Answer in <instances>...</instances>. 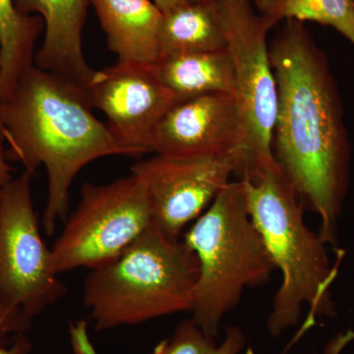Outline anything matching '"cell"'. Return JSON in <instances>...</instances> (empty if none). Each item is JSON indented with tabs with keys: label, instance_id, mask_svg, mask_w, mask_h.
<instances>
[{
	"label": "cell",
	"instance_id": "9a60e30c",
	"mask_svg": "<svg viewBox=\"0 0 354 354\" xmlns=\"http://www.w3.org/2000/svg\"><path fill=\"white\" fill-rule=\"evenodd\" d=\"M158 46L160 58L225 50V37L218 23L215 0L188 3L162 14Z\"/></svg>",
	"mask_w": 354,
	"mask_h": 354
},
{
	"label": "cell",
	"instance_id": "e0dca14e",
	"mask_svg": "<svg viewBox=\"0 0 354 354\" xmlns=\"http://www.w3.org/2000/svg\"><path fill=\"white\" fill-rule=\"evenodd\" d=\"M257 12L276 27L281 21L334 28L354 46V0H253Z\"/></svg>",
	"mask_w": 354,
	"mask_h": 354
},
{
	"label": "cell",
	"instance_id": "8992f818",
	"mask_svg": "<svg viewBox=\"0 0 354 354\" xmlns=\"http://www.w3.org/2000/svg\"><path fill=\"white\" fill-rule=\"evenodd\" d=\"M215 2L234 68V97L245 127V147L236 174L243 179L274 160L272 141L278 91L267 41L268 32L274 27L257 12L253 0Z\"/></svg>",
	"mask_w": 354,
	"mask_h": 354
},
{
	"label": "cell",
	"instance_id": "30bf717a",
	"mask_svg": "<svg viewBox=\"0 0 354 354\" xmlns=\"http://www.w3.org/2000/svg\"><path fill=\"white\" fill-rule=\"evenodd\" d=\"M88 102L106 116V123L130 157L151 153L153 133L177 102L150 65L118 62L95 71L86 88Z\"/></svg>",
	"mask_w": 354,
	"mask_h": 354
},
{
	"label": "cell",
	"instance_id": "ba28073f",
	"mask_svg": "<svg viewBox=\"0 0 354 354\" xmlns=\"http://www.w3.org/2000/svg\"><path fill=\"white\" fill-rule=\"evenodd\" d=\"M32 177L24 169L0 192V298L31 322L67 292L39 232Z\"/></svg>",
	"mask_w": 354,
	"mask_h": 354
},
{
	"label": "cell",
	"instance_id": "ac0fdd59",
	"mask_svg": "<svg viewBox=\"0 0 354 354\" xmlns=\"http://www.w3.org/2000/svg\"><path fill=\"white\" fill-rule=\"evenodd\" d=\"M245 346V335L236 326L227 328L218 344L215 337L205 334L188 319L179 323L171 337L158 342L149 354H254L251 348L244 351Z\"/></svg>",
	"mask_w": 354,
	"mask_h": 354
},
{
	"label": "cell",
	"instance_id": "d6986e66",
	"mask_svg": "<svg viewBox=\"0 0 354 354\" xmlns=\"http://www.w3.org/2000/svg\"><path fill=\"white\" fill-rule=\"evenodd\" d=\"M31 324L20 310L8 306L0 298V337L26 334Z\"/></svg>",
	"mask_w": 354,
	"mask_h": 354
},
{
	"label": "cell",
	"instance_id": "8fae6325",
	"mask_svg": "<svg viewBox=\"0 0 354 354\" xmlns=\"http://www.w3.org/2000/svg\"><path fill=\"white\" fill-rule=\"evenodd\" d=\"M245 140L243 118L234 95L216 93L171 106L153 133L151 153L176 158L237 153L241 165Z\"/></svg>",
	"mask_w": 354,
	"mask_h": 354
},
{
	"label": "cell",
	"instance_id": "6da1fadb",
	"mask_svg": "<svg viewBox=\"0 0 354 354\" xmlns=\"http://www.w3.org/2000/svg\"><path fill=\"white\" fill-rule=\"evenodd\" d=\"M269 51L278 91L272 155L304 208L320 216L319 235L335 245L351 158L339 88L305 23L283 21Z\"/></svg>",
	"mask_w": 354,
	"mask_h": 354
},
{
	"label": "cell",
	"instance_id": "5bb4252c",
	"mask_svg": "<svg viewBox=\"0 0 354 354\" xmlns=\"http://www.w3.org/2000/svg\"><path fill=\"white\" fill-rule=\"evenodd\" d=\"M150 67L177 102L216 93L234 95V68L225 48L169 55Z\"/></svg>",
	"mask_w": 354,
	"mask_h": 354
},
{
	"label": "cell",
	"instance_id": "277c9868",
	"mask_svg": "<svg viewBox=\"0 0 354 354\" xmlns=\"http://www.w3.org/2000/svg\"><path fill=\"white\" fill-rule=\"evenodd\" d=\"M199 277L195 253L155 223L116 257L91 271L83 299L97 330L192 311Z\"/></svg>",
	"mask_w": 354,
	"mask_h": 354
},
{
	"label": "cell",
	"instance_id": "7402d4cb",
	"mask_svg": "<svg viewBox=\"0 0 354 354\" xmlns=\"http://www.w3.org/2000/svg\"><path fill=\"white\" fill-rule=\"evenodd\" d=\"M6 156V143L3 136L0 131V187L4 185L11 178V167L7 162Z\"/></svg>",
	"mask_w": 354,
	"mask_h": 354
},
{
	"label": "cell",
	"instance_id": "5b68a950",
	"mask_svg": "<svg viewBox=\"0 0 354 354\" xmlns=\"http://www.w3.org/2000/svg\"><path fill=\"white\" fill-rule=\"evenodd\" d=\"M183 241L199 262L191 320L216 339L244 291L266 285L276 270L249 214L243 183L230 181Z\"/></svg>",
	"mask_w": 354,
	"mask_h": 354
},
{
	"label": "cell",
	"instance_id": "7a4b0ae2",
	"mask_svg": "<svg viewBox=\"0 0 354 354\" xmlns=\"http://www.w3.org/2000/svg\"><path fill=\"white\" fill-rule=\"evenodd\" d=\"M92 109L85 88L35 64L0 100L7 160L32 174L44 167L48 174L43 225L48 236L66 218L70 188L83 167L109 156L130 157Z\"/></svg>",
	"mask_w": 354,
	"mask_h": 354
},
{
	"label": "cell",
	"instance_id": "7c38bea8",
	"mask_svg": "<svg viewBox=\"0 0 354 354\" xmlns=\"http://www.w3.org/2000/svg\"><path fill=\"white\" fill-rule=\"evenodd\" d=\"M14 3L23 15H38L44 20V38L34 64L87 88L95 72L82 48L91 0H14Z\"/></svg>",
	"mask_w": 354,
	"mask_h": 354
},
{
	"label": "cell",
	"instance_id": "44dd1931",
	"mask_svg": "<svg viewBox=\"0 0 354 354\" xmlns=\"http://www.w3.org/2000/svg\"><path fill=\"white\" fill-rule=\"evenodd\" d=\"M354 339V332L348 330L346 334L337 335L329 342L325 349V354H341L342 349Z\"/></svg>",
	"mask_w": 354,
	"mask_h": 354
},
{
	"label": "cell",
	"instance_id": "3957f363",
	"mask_svg": "<svg viewBox=\"0 0 354 354\" xmlns=\"http://www.w3.org/2000/svg\"><path fill=\"white\" fill-rule=\"evenodd\" d=\"M241 181L249 214L281 274L267 320L270 335L279 337L297 326L304 306L309 315L301 330L317 317H334L330 285L337 267H330L322 237L305 223L304 203L276 160Z\"/></svg>",
	"mask_w": 354,
	"mask_h": 354
},
{
	"label": "cell",
	"instance_id": "2e32d148",
	"mask_svg": "<svg viewBox=\"0 0 354 354\" xmlns=\"http://www.w3.org/2000/svg\"><path fill=\"white\" fill-rule=\"evenodd\" d=\"M44 31L39 16L23 15L14 0H0V100L34 65L37 41Z\"/></svg>",
	"mask_w": 354,
	"mask_h": 354
},
{
	"label": "cell",
	"instance_id": "cb8c5ba5",
	"mask_svg": "<svg viewBox=\"0 0 354 354\" xmlns=\"http://www.w3.org/2000/svg\"><path fill=\"white\" fill-rule=\"evenodd\" d=\"M204 1V0H188L189 3H195V2Z\"/></svg>",
	"mask_w": 354,
	"mask_h": 354
},
{
	"label": "cell",
	"instance_id": "4fadbf2b",
	"mask_svg": "<svg viewBox=\"0 0 354 354\" xmlns=\"http://www.w3.org/2000/svg\"><path fill=\"white\" fill-rule=\"evenodd\" d=\"M91 4L118 62L144 65L158 62L162 12L153 0H91Z\"/></svg>",
	"mask_w": 354,
	"mask_h": 354
},
{
	"label": "cell",
	"instance_id": "d4e9b609",
	"mask_svg": "<svg viewBox=\"0 0 354 354\" xmlns=\"http://www.w3.org/2000/svg\"><path fill=\"white\" fill-rule=\"evenodd\" d=\"M1 188H2V187H0V192H1Z\"/></svg>",
	"mask_w": 354,
	"mask_h": 354
},
{
	"label": "cell",
	"instance_id": "603a6c76",
	"mask_svg": "<svg viewBox=\"0 0 354 354\" xmlns=\"http://www.w3.org/2000/svg\"><path fill=\"white\" fill-rule=\"evenodd\" d=\"M162 14L171 12L177 8L187 6L188 0H153Z\"/></svg>",
	"mask_w": 354,
	"mask_h": 354
},
{
	"label": "cell",
	"instance_id": "9c48e42d",
	"mask_svg": "<svg viewBox=\"0 0 354 354\" xmlns=\"http://www.w3.org/2000/svg\"><path fill=\"white\" fill-rule=\"evenodd\" d=\"M239 167L237 153L192 158L156 155L133 165L131 174L145 186L155 225L169 239H180L184 227L209 208Z\"/></svg>",
	"mask_w": 354,
	"mask_h": 354
},
{
	"label": "cell",
	"instance_id": "ffe728a7",
	"mask_svg": "<svg viewBox=\"0 0 354 354\" xmlns=\"http://www.w3.org/2000/svg\"><path fill=\"white\" fill-rule=\"evenodd\" d=\"M32 344L26 334L13 335L12 342L0 346V354H31Z\"/></svg>",
	"mask_w": 354,
	"mask_h": 354
},
{
	"label": "cell",
	"instance_id": "52a82bcc",
	"mask_svg": "<svg viewBox=\"0 0 354 354\" xmlns=\"http://www.w3.org/2000/svg\"><path fill=\"white\" fill-rule=\"evenodd\" d=\"M153 223L148 192L134 174L101 185L85 183L50 249L53 269L58 274L94 269L120 255Z\"/></svg>",
	"mask_w": 354,
	"mask_h": 354
}]
</instances>
